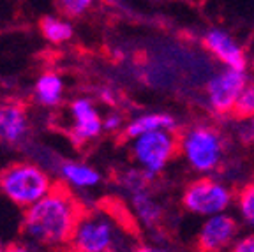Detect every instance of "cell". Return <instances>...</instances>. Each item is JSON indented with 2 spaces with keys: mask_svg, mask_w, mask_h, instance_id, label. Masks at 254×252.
Masks as SVG:
<instances>
[{
  "mask_svg": "<svg viewBox=\"0 0 254 252\" xmlns=\"http://www.w3.org/2000/svg\"><path fill=\"white\" fill-rule=\"evenodd\" d=\"M179 122L173 115L170 113H145L139 115L136 119H132L122 129V139L126 141H132L141 134L152 132V130L166 129V130H177Z\"/></svg>",
  "mask_w": 254,
  "mask_h": 252,
  "instance_id": "7c38bea8",
  "label": "cell"
},
{
  "mask_svg": "<svg viewBox=\"0 0 254 252\" xmlns=\"http://www.w3.org/2000/svg\"><path fill=\"white\" fill-rule=\"evenodd\" d=\"M201 46L221 67L247 71L249 57L240 41L224 28H206L201 36Z\"/></svg>",
  "mask_w": 254,
  "mask_h": 252,
  "instance_id": "ba28073f",
  "label": "cell"
},
{
  "mask_svg": "<svg viewBox=\"0 0 254 252\" xmlns=\"http://www.w3.org/2000/svg\"><path fill=\"white\" fill-rule=\"evenodd\" d=\"M231 117L240 122H249L254 117V81H249L238 95Z\"/></svg>",
  "mask_w": 254,
  "mask_h": 252,
  "instance_id": "ac0fdd59",
  "label": "cell"
},
{
  "mask_svg": "<svg viewBox=\"0 0 254 252\" xmlns=\"http://www.w3.org/2000/svg\"><path fill=\"white\" fill-rule=\"evenodd\" d=\"M115 222L103 213L88 210L79 221L65 252H111L117 244Z\"/></svg>",
  "mask_w": 254,
  "mask_h": 252,
  "instance_id": "52a82bcc",
  "label": "cell"
},
{
  "mask_svg": "<svg viewBox=\"0 0 254 252\" xmlns=\"http://www.w3.org/2000/svg\"><path fill=\"white\" fill-rule=\"evenodd\" d=\"M253 65H254V60H253Z\"/></svg>",
  "mask_w": 254,
  "mask_h": 252,
  "instance_id": "484cf974",
  "label": "cell"
},
{
  "mask_svg": "<svg viewBox=\"0 0 254 252\" xmlns=\"http://www.w3.org/2000/svg\"><path fill=\"white\" fill-rule=\"evenodd\" d=\"M36 94L39 103L46 106H55L62 95V81L57 74H44L36 85Z\"/></svg>",
  "mask_w": 254,
  "mask_h": 252,
  "instance_id": "e0dca14e",
  "label": "cell"
},
{
  "mask_svg": "<svg viewBox=\"0 0 254 252\" xmlns=\"http://www.w3.org/2000/svg\"><path fill=\"white\" fill-rule=\"evenodd\" d=\"M111 252H115V251H111Z\"/></svg>",
  "mask_w": 254,
  "mask_h": 252,
  "instance_id": "4316f807",
  "label": "cell"
},
{
  "mask_svg": "<svg viewBox=\"0 0 254 252\" xmlns=\"http://www.w3.org/2000/svg\"><path fill=\"white\" fill-rule=\"evenodd\" d=\"M92 2L94 0H57V5L65 16L78 18V16H81L90 9Z\"/></svg>",
  "mask_w": 254,
  "mask_h": 252,
  "instance_id": "d6986e66",
  "label": "cell"
},
{
  "mask_svg": "<svg viewBox=\"0 0 254 252\" xmlns=\"http://www.w3.org/2000/svg\"><path fill=\"white\" fill-rule=\"evenodd\" d=\"M27 127V104L18 99H0V139L20 141Z\"/></svg>",
  "mask_w": 254,
  "mask_h": 252,
  "instance_id": "8fae6325",
  "label": "cell"
},
{
  "mask_svg": "<svg viewBox=\"0 0 254 252\" xmlns=\"http://www.w3.org/2000/svg\"><path fill=\"white\" fill-rule=\"evenodd\" d=\"M41 34L46 37L50 43H65L72 37V27L65 21L53 18V16H44L39 21Z\"/></svg>",
  "mask_w": 254,
  "mask_h": 252,
  "instance_id": "2e32d148",
  "label": "cell"
},
{
  "mask_svg": "<svg viewBox=\"0 0 254 252\" xmlns=\"http://www.w3.org/2000/svg\"><path fill=\"white\" fill-rule=\"evenodd\" d=\"M249 81L247 71L230 67H221L219 71L208 76L203 87V94L212 113L219 117H231L238 95Z\"/></svg>",
  "mask_w": 254,
  "mask_h": 252,
  "instance_id": "8992f818",
  "label": "cell"
},
{
  "mask_svg": "<svg viewBox=\"0 0 254 252\" xmlns=\"http://www.w3.org/2000/svg\"><path fill=\"white\" fill-rule=\"evenodd\" d=\"M228 252H254V233L238 237Z\"/></svg>",
  "mask_w": 254,
  "mask_h": 252,
  "instance_id": "ffe728a7",
  "label": "cell"
},
{
  "mask_svg": "<svg viewBox=\"0 0 254 252\" xmlns=\"http://www.w3.org/2000/svg\"><path fill=\"white\" fill-rule=\"evenodd\" d=\"M87 206L65 184L57 182L50 192L25 212L21 233L46 247H60L72 240Z\"/></svg>",
  "mask_w": 254,
  "mask_h": 252,
  "instance_id": "6da1fadb",
  "label": "cell"
},
{
  "mask_svg": "<svg viewBox=\"0 0 254 252\" xmlns=\"http://www.w3.org/2000/svg\"><path fill=\"white\" fill-rule=\"evenodd\" d=\"M0 252H4V251H2V247H0Z\"/></svg>",
  "mask_w": 254,
  "mask_h": 252,
  "instance_id": "d4e9b609",
  "label": "cell"
},
{
  "mask_svg": "<svg viewBox=\"0 0 254 252\" xmlns=\"http://www.w3.org/2000/svg\"><path fill=\"white\" fill-rule=\"evenodd\" d=\"M180 201L187 213L206 219L226 213L235 203V192L226 182L212 175H201L184 187Z\"/></svg>",
  "mask_w": 254,
  "mask_h": 252,
  "instance_id": "3957f363",
  "label": "cell"
},
{
  "mask_svg": "<svg viewBox=\"0 0 254 252\" xmlns=\"http://www.w3.org/2000/svg\"><path fill=\"white\" fill-rule=\"evenodd\" d=\"M71 111H72V120H74L71 129V139L76 145L87 143L99 136L104 124L101 120L97 110L94 108V104L88 99H78V101H74L71 106Z\"/></svg>",
  "mask_w": 254,
  "mask_h": 252,
  "instance_id": "30bf717a",
  "label": "cell"
},
{
  "mask_svg": "<svg viewBox=\"0 0 254 252\" xmlns=\"http://www.w3.org/2000/svg\"><path fill=\"white\" fill-rule=\"evenodd\" d=\"M50 178L39 166L12 162L0 170V192L20 206H32L50 192Z\"/></svg>",
  "mask_w": 254,
  "mask_h": 252,
  "instance_id": "277c9868",
  "label": "cell"
},
{
  "mask_svg": "<svg viewBox=\"0 0 254 252\" xmlns=\"http://www.w3.org/2000/svg\"><path fill=\"white\" fill-rule=\"evenodd\" d=\"M179 155L196 175H214L226 159V139L214 124H190L179 132Z\"/></svg>",
  "mask_w": 254,
  "mask_h": 252,
  "instance_id": "7a4b0ae2",
  "label": "cell"
},
{
  "mask_svg": "<svg viewBox=\"0 0 254 252\" xmlns=\"http://www.w3.org/2000/svg\"><path fill=\"white\" fill-rule=\"evenodd\" d=\"M131 252H171V251H170V249H166V247H161V245L141 244V245H136Z\"/></svg>",
  "mask_w": 254,
  "mask_h": 252,
  "instance_id": "44dd1931",
  "label": "cell"
},
{
  "mask_svg": "<svg viewBox=\"0 0 254 252\" xmlns=\"http://www.w3.org/2000/svg\"><path fill=\"white\" fill-rule=\"evenodd\" d=\"M120 126H122V117L120 115H110L104 122V129L108 130H119Z\"/></svg>",
  "mask_w": 254,
  "mask_h": 252,
  "instance_id": "7402d4cb",
  "label": "cell"
},
{
  "mask_svg": "<svg viewBox=\"0 0 254 252\" xmlns=\"http://www.w3.org/2000/svg\"><path fill=\"white\" fill-rule=\"evenodd\" d=\"M62 175L67 178L71 184L78 187H92L97 186L101 180L99 173L85 164H76V162H65L62 166Z\"/></svg>",
  "mask_w": 254,
  "mask_h": 252,
  "instance_id": "5bb4252c",
  "label": "cell"
},
{
  "mask_svg": "<svg viewBox=\"0 0 254 252\" xmlns=\"http://www.w3.org/2000/svg\"><path fill=\"white\" fill-rule=\"evenodd\" d=\"M246 136L251 143H254V117L247 122V129H246Z\"/></svg>",
  "mask_w": 254,
  "mask_h": 252,
  "instance_id": "cb8c5ba5",
  "label": "cell"
},
{
  "mask_svg": "<svg viewBox=\"0 0 254 252\" xmlns=\"http://www.w3.org/2000/svg\"><path fill=\"white\" fill-rule=\"evenodd\" d=\"M235 205L244 224L254 228V182H247L235 192Z\"/></svg>",
  "mask_w": 254,
  "mask_h": 252,
  "instance_id": "9a60e30c",
  "label": "cell"
},
{
  "mask_svg": "<svg viewBox=\"0 0 254 252\" xmlns=\"http://www.w3.org/2000/svg\"><path fill=\"white\" fill-rule=\"evenodd\" d=\"M131 206L136 219L145 228H159L164 219V210L157 199L150 194V189L131 194Z\"/></svg>",
  "mask_w": 254,
  "mask_h": 252,
  "instance_id": "4fadbf2b",
  "label": "cell"
},
{
  "mask_svg": "<svg viewBox=\"0 0 254 252\" xmlns=\"http://www.w3.org/2000/svg\"><path fill=\"white\" fill-rule=\"evenodd\" d=\"M4 252H30L28 251L25 245H21V244H11V245H7V247L4 249Z\"/></svg>",
  "mask_w": 254,
  "mask_h": 252,
  "instance_id": "603a6c76",
  "label": "cell"
},
{
  "mask_svg": "<svg viewBox=\"0 0 254 252\" xmlns=\"http://www.w3.org/2000/svg\"><path fill=\"white\" fill-rule=\"evenodd\" d=\"M238 222L230 213L206 217L196 233L198 252H226L238 238Z\"/></svg>",
  "mask_w": 254,
  "mask_h": 252,
  "instance_id": "9c48e42d",
  "label": "cell"
},
{
  "mask_svg": "<svg viewBox=\"0 0 254 252\" xmlns=\"http://www.w3.org/2000/svg\"><path fill=\"white\" fill-rule=\"evenodd\" d=\"M131 154L141 170L155 177L179 155V134L177 130L166 129L141 134L132 139Z\"/></svg>",
  "mask_w": 254,
  "mask_h": 252,
  "instance_id": "5b68a950",
  "label": "cell"
}]
</instances>
